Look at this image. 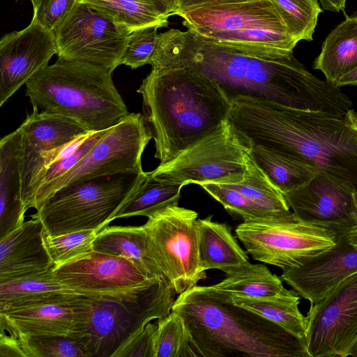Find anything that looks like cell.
<instances>
[{"mask_svg": "<svg viewBox=\"0 0 357 357\" xmlns=\"http://www.w3.org/2000/svg\"><path fill=\"white\" fill-rule=\"evenodd\" d=\"M152 68L183 66L218 84L228 99L251 98L344 116L352 102L340 87L308 71L293 51L253 52L200 40L190 31L159 33Z\"/></svg>", "mask_w": 357, "mask_h": 357, "instance_id": "cell-1", "label": "cell"}, {"mask_svg": "<svg viewBox=\"0 0 357 357\" xmlns=\"http://www.w3.org/2000/svg\"><path fill=\"white\" fill-rule=\"evenodd\" d=\"M228 120L251 145L314 166L357 189L356 133L344 116L241 98L231 102Z\"/></svg>", "mask_w": 357, "mask_h": 357, "instance_id": "cell-2", "label": "cell"}, {"mask_svg": "<svg viewBox=\"0 0 357 357\" xmlns=\"http://www.w3.org/2000/svg\"><path fill=\"white\" fill-rule=\"evenodd\" d=\"M196 357H310L305 340L234 304L213 286L195 285L175 300Z\"/></svg>", "mask_w": 357, "mask_h": 357, "instance_id": "cell-3", "label": "cell"}, {"mask_svg": "<svg viewBox=\"0 0 357 357\" xmlns=\"http://www.w3.org/2000/svg\"><path fill=\"white\" fill-rule=\"evenodd\" d=\"M137 91L160 164L215 130L231 109L217 83L183 66L152 68Z\"/></svg>", "mask_w": 357, "mask_h": 357, "instance_id": "cell-4", "label": "cell"}, {"mask_svg": "<svg viewBox=\"0 0 357 357\" xmlns=\"http://www.w3.org/2000/svg\"><path fill=\"white\" fill-rule=\"evenodd\" d=\"M112 73L58 57L26 84V96L39 112L73 119L89 132L107 130L130 113Z\"/></svg>", "mask_w": 357, "mask_h": 357, "instance_id": "cell-5", "label": "cell"}, {"mask_svg": "<svg viewBox=\"0 0 357 357\" xmlns=\"http://www.w3.org/2000/svg\"><path fill=\"white\" fill-rule=\"evenodd\" d=\"M176 294L165 279L116 291L93 293L79 303L77 337L89 357H115L148 323L172 312Z\"/></svg>", "mask_w": 357, "mask_h": 357, "instance_id": "cell-6", "label": "cell"}, {"mask_svg": "<svg viewBox=\"0 0 357 357\" xmlns=\"http://www.w3.org/2000/svg\"><path fill=\"white\" fill-rule=\"evenodd\" d=\"M205 43L253 52L293 51L298 42L269 0L200 7L178 15Z\"/></svg>", "mask_w": 357, "mask_h": 357, "instance_id": "cell-7", "label": "cell"}, {"mask_svg": "<svg viewBox=\"0 0 357 357\" xmlns=\"http://www.w3.org/2000/svg\"><path fill=\"white\" fill-rule=\"evenodd\" d=\"M147 172H120L64 185L31 217L40 219L45 232L62 235L84 229L100 231L137 190Z\"/></svg>", "mask_w": 357, "mask_h": 357, "instance_id": "cell-8", "label": "cell"}, {"mask_svg": "<svg viewBox=\"0 0 357 357\" xmlns=\"http://www.w3.org/2000/svg\"><path fill=\"white\" fill-rule=\"evenodd\" d=\"M252 145L228 119L172 160L151 171L182 184L231 183L244 179Z\"/></svg>", "mask_w": 357, "mask_h": 357, "instance_id": "cell-9", "label": "cell"}, {"mask_svg": "<svg viewBox=\"0 0 357 357\" xmlns=\"http://www.w3.org/2000/svg\"><path fill=\"white\" fill-rule=\"evenodd\" d=\"M235 233L254 259L282 270L296 266L336 243L333 231L304 222L292 212L245 221Z\"/></svg>", "mask_w": 357, "mask_h": 357, "instance_id": "cell-10", "label": "cell"}, {"mask_svg": "<svg viewBox=\"0 0 357 357\" xmlns=\"http://www.w3.org/2000/svg\"><path fill=\"white\" fill-rule=\"evenodd\" d=\"M152 135L139 113H130L117 125L107 129L90 151L62 176L40 187L35 207L69 183L120 172H143L142 155Z\"/></svg>", "mask_w": 357, "mask_h": 357, "instance_id": "cell-11", "label": "cell"}, {"mask_svg": "<svg viewBox=\"0 0 357 357\" xmlns=\"http://www.w3.org/2000/svg\"><path fill=\"white\" fill-rule=\"evenodd\" d=\"M165 277L177 294L206 278L200 268L196 211L178 205L164 208L143 225Z\"/></svg>", "mask_w": 357, "mask_h": 357, "instance_id": "cell-12", "label": "cell"}, {"mask_svg": "<svg viewBox=\"0 0 357 357\" xmlns=\"http://www.w3.org/2000/svg\"><path fill=\"white\" fill-rule=\"evenodd\" d=\"M57 56L113 73L130 33L107 15L77 1L53 31Z\"/></svg>", "mask_w": 357, "mask_h": 357, "instance_id": "cell-13", "label": "cell"}, {"mask_svg": "<svg viewBox=\"0 0 357 357\" xmlns=\"http://www.w3.org/2000/svg\"><path fill=\"white\" fill-rule=\"evenodd\" d=\"M306 317L310 357L351 356L357 347V272L310 303Z\"/></svg>", "mask_w": 357, "mask_h": 357, "instance_id": "cell-14", "label": "cell"}, {"mask_svg": "<svg viewBox=\"0 0 357 357\" xmlns=\"http://www.w3.org/2000/svg\"><path fill=\"white\" fill-rule=\"evenodd\" d=\"M20 129L22 196L27 211L35 207L36 197L49 165V153L90 132L73 119L39 112L35 108L26 116Z\"/></svg>", "mask_w": 357, "mask_h": 357, "instance_id": "cell-15", "label": "cell"}, {"mask_svg": "<svg viewBox=\"0 0 357 357\" xmlns=\"http://www.w3.org/2000/svg\"><path fill=\"white\" fill-rule=\"evenodd\" d=\"M354 185L318 171L305 185L284 194L300 220L346 235L357 225L353 202Z\"/></svg>", "mask_w": 357, "mask_h": 357, "instance_id": "cell-16", "label": "cell"}, {"mask_svg": "<svg viewBox=\"0 0 357 357\" xmlns=\"http://www.w3.org/2000/svg\"><path fill=\"white\" fill-rule=\"evenodd\" d=\"M57 48L52 31L31 22L0 41V106L23 84L48 66Z\"/></svg>", "mask_w": 357, "mask_h": 357, "instance_id": "cell-17", "label": "cell"}, {"mask_svg": "<svg viewBox=\"0 0 357 357\" xmlns=\"http://www.w3.org/2000/svg\"><path fill=\"white\" fill-rule=\"evenodd\" d=\"M357 272V249L345 235H336L331 248L282 270L281 278L301 297L317 303Z\"/></svg>", "mask_w": 357, "mask_h": 357, "instance_id": "cell-18", "label": "cell"}, {"mask_svg": "<svg viewBox=\"0 0 357 357\" xmlns=\"http://www.w3.org/2000/svg\"><path fill=\"white\" fill-rule=\"evenodd\" d=\"M52 273L64 284L88 294L130 289L152 280L127 259L94 250L54 267Z\"/></svg>", "mask_w": 357, "mask_h": 357, "instance_id": "cell-19", "label": "cell"}, {"mask_svg": "<svg viewBox=\"0 0 357 357\" xmlns=\"http://www.w3.org/2000/svg\"><path fill=\"white\" fill-rule=\"evenodd\" d=\"M45 228L37 218L0 238V283L49 271L54 265L44 243Z\"/></svg>", "mask_w": 357, "mask_h": 357, "instance_id": "cell-20", "label": "cell"}, {"mask_svg": "<svg viewBox=\"0 0 357 357\" xmlns=\"http://www.w3.org/2000/svg\"><path fill=\"white\" fill-rule=\"evenodd\" d=\"M82 299L70 304L47 305L0 313V331L7 332L17 339L45 335L78 339L79 303Z\"/></svg>", "mask_w": 357, "mask_h": 357, "instance_id": "cell-21", "label": "cell"}, {"mask_svg": "<svg viewBox=\"0 0 357 357\" xmlns=\"http://www.w3.org/2000/svg\"><path fill=\"white\" fill-rule=\"evenodd\" d=\"M56 279L52 270L0 283V313L54 304H70L88 296Z\"/></svg>", "mask_w": 357, "mask_h": 357, "instance_id": "cell-22", "label": "cell"}, {"mask_svg": "<svg viewBox=\"0 0 357 357\" xmlns=\"http://www.w3.org/2000/svg\"><path fill=\"white\" fill-rule=\"evenodd\" d=\"M21 137L19 128L0 141V238L24 222L26 210L20 171Z\"/></svg>", "mask_w": 357, "mask_h": 357, "instance_id": "cell-23", "label": "cell"}, {"mask_svg": "<svg viewBox=\"0 0 357 357\" xmlns=\"http://www.w3.org/2000/svg\"><path fill=\"white\" fill-rule=\"evenodd\" d=\"M93 247L94 251L127 259L149 279L167 280L143 225L107 226L98 233Z\"/></svg>", "mask_w": 357, "mask_h": 357, "instance_id": "cell-24", "label": "cell"}, {"mask_svg": "<svg viewBox=\"0 0 357 357\" xmlns=\"http://www.w3.org/2000/svg\"><path fill=\"white\" fill-rule=\"evenodd\" d=\"M198 227L199 262L203 271L219 269L227 275L249 261L227 225L212 221L210 215L198 218Z\"/></svg>", "mask_w": 357, "mask_h": 357, "instance_id": "cell-25", "label": "cell"}, {"mask_svg": "<svg viewBox=\"0 0 357 357\" xmlns=\"http://www.w3.org/2000/svg\"><path fill=\"white\" fill-rule=\"evenodd\" d=\"M313 67L335 86L357 68V15L347 16L328 35Z\"/></svg>", "mask_w": 357, "mask_h": 357, "instance_id": "cell-26", "label": "cell"}, {"mask_svg": "<svg viewBox=\"0 0 357 357\" xmlns=\"http://www.w3.org/2000/svg\"><path fill=\"white\" fill-rule=\"evenodd\" d=\"M280 278L265 265L248 261L213 287L229 297L275 298L298 295L294 290L286 289Z\"/></svg>", "mask_w": 357, "mask_h": 357, "instance_id": "cell-27", "label": "cell"}, {"mask_svg": "<svg viewBox=\"0 0 357 357\" xmlns=\"http://www.w3.org/2000/svg\"><path fill=\"white\" fill-rule=\"evenodd\" d=\"M104 13L130 33L151 26L167 27L169 17L159 0H78Z\"/></svg>", "mask_w": 357, "mask_h": 357, "instance_id": "cell-28", "label": "cell"}, {"mask_svg": "<svg viewBox=\"0 0 357 357\" xmlns=\"http://www.w3.org/2000/svg\"><path fill=\"white\" fill-rule=\"evenodd\" d=\"M250 157L283 194L305 185L319 171L314 166L257 145H252Z\"/></svg>", "mask_w": 357, "mask_h": 357, "instance_id": "cell-29", "label": "cell"}, {"mask_svg": "<svg viewBox=\"0 0 357 357\" xmlns=\"http://www.w3.org/2000/svg\"><path fill=\"white\" fill-rule=\"evenodd\" d=\"M183 187L181 183L165 180L149 172L137 190L114 216V220L135 215L148 218L164 208L178 205Z\"/></svg>", "mask_w": 357, "mask_h": 357, "instance_id": "cell-30", "label": "cell"}, {"mask_svg": "<svg viewBox=\"0 0 357 357\" xmlns=\"http://www.w3.org/2000/svg\"><path fill=\"white\" fill-rule=\"evenodd\" d=\"M230 298L234 304L264 317L305 340L307 317L299 310L301 297L298 295L293 297Z\"/></svg>", "mask_w": 357, "mask_h": 357, "instance_id": "cell-31", "label": "cell"}, {"mask_svg": "<svg viewBox=\"0 0 357 357\" xmlns=\"http://www.w3.org/2000/svg\"><path fill=\"white\" fill-rule=\"evenodd\" d=\"M247 166L243 181L224 184L239 191L245 197L274 215L282 216L289 213L290 207L284 194L271 182L250 157Z\"/></svg>", "mask_w": 357, "mask_h": 357, "instance_id": "cell-32", "label": "cell"}, {"mask_svg": "<svg viewBox=\"0 0 357 357\" xmlns=\"http://www.w3.org/2000/svg\"><path fill=\"white\" fill-rule=\"evenodd\" d=\"M269 1L297 42L312 40L318 17L323 12L317 0Z\"/></svg>", "mask_w": 357, "mask_h": 357, "instance_id": "cell-33", "label": "cell"}, {"mask_svg": "<svg viewBox=\"0 0 357 357\" xmlns=\"http://www.w3.org/2000/svg\"><path fill=\"white\" fill-rule=\"evenodd\" d=\"M155 357H196L181 317L172 312L157 321Z\"/></svg>", "mask_w": 357, "mask_h": 357, "instance_id": "cell-34", "label": "cell"}, {"mask_svg": "<svg viewBox=\"0 0 357 357\" xmlns=\"http://www.w3.org/2000/svg\"><path fill=\"white\" fill-rule=\"evenodd\" d=\"M98 232L96 229H84L57 236L45 232L44 243L53 268L93 252V243Z\"/></svg>", "mask_w": 357, "mask_h": 357, "instance_id": "cell-35", "label": "cell"}, {"mask_svg": "<svg viewBox=\"0 0 357 357\" xmlns=\"http://www.w3.org/2000/svg\"><path fill=\"white\" fill-rule=\"evenodd\" d=\"M18 340L27 357H89L83 342L69 336H30Z\"/></svg>", "mask_w": 357, "mask_h": 357, "instance_id": "cell-36", "label": "cell"}, {"mask_svg": "<svg viewBox=\"0 0 357 357\" xmlns=\"http://www.w3.org/2000/svg\"><path fill=\"white\" fill-rule=\"evenodd\" d=\"M199 185L229 213L241 218L243 222L280 217L267 212L239 191L224 183H204Z\"/></svg>", "mask_w": 357, "mask_h": 357, "instance_id": "cell-37", "label": "cell"}, {"mask_svg": "<svg viewBox=\"0 0 357 357\" xmlns=\"http://www.w3.org/2000/svg\"><path fill=\"white\" fill-rule=\"evenodd\" d=\"M158 28V26H151L133 31L121 56L120 65L136 69L149 64L157 45Z\"/></svg>", "mask_w": 357, "mask_h": 357, "instance_id": "cell-38", "label": "cell"}, {"mask_svg": "<svg viewBox=\"0 0 357 357\" xmlns=\"http://www.w3.org/2000/svg\"><path fill=\"white\" fill-rule=\"evenodd\" d=\"M32 22L49 31H54L68 16L78 0H31Z\"/></svg>", "mask_w": 357, "mask_h": 357, "instance_id": "cell-39", "label": "cell"}, {"mask_svg": "<svg viewBox=\"0 0 357 357\" xmlns=\"http://www.w3.org/2000/svg\"><path fill=\"white\" fill-rule=\"evenodd\" d=\"M157 322L148 323L128 342L115 357H155V338Z\"/></svg>", "mask_w": 357, "mask_h": 357, "instance_id": "cell-40", "label": "cell"}, {"mask_svg": "<svg viewBox=\"0 0 357 357\" xmlns=\"http://www.w3.org/2000/svg\"><path fill=\"white\" fill-rule=\"evenodd\" d=\"M0 357H27L20 342L15 337L0 331Z\"/></svg>", "mask_w": 357, "mask_h": 357, "instance_id": "cell-41", "label": "cell"}, {"mask_svg": "<svg viewBox=\"0 0 357 357\" xmlns=\"http://www.w3.org/2000/svg\"><path fill=\"white\" fill-rule=\"evenodd\" d=\"M251 0H179L175 15L192 10L200 7L239 3Z\"/></svg>", "mask_w": 357, "mask_h": 357, "instance_id": "cell-42", "label": "cell"}, {"mask_svg": "<svg viewBox=\"0 0 357 357\" xmlns=\"http://www.w3.org/2000/svg\"><path fill=\"white\" fill-rule=\"evenodd\" d=\"M326 10L340 12L344 10L347 0H317Z\"/></svg>", "mask_w": 357, "mask_h": 357, "instance_id": "cell-43", "label": "cell"}, {"mask_svg": "<svg viewBox=\"0 0 357 357\" xmlns=\"http://www.w3.org/2000/svg\"><path fill=\"white\" fill-rule=\"evenodd\" d=\"M357 85V68L343 76L336 84V86L341 87L344 86Z\"/></svg>", "mask_w": 357, "mask_h": 357, "instance_id": "cell-44", "label": "cell"}, {"mask_svg": "<svg viewBox=\"0 0 357 357\" xmlns=\"http://www.w3.org/2000/svg\"><path fill=\"white\" fill-rule=\"evenodd\" d=\"M348 125L356 133V142L357 144V112L350 109L344 116Z\"/></svg>", "mask_w": 357, "mask_h": 357, "instance_id": "cell-45", "label": "cell"}, {"mask_svg": "<svg viewBox=\"0 0 357 357\" xmlns=\"http://www.w3.org/2000/svg\"><path fill=\"white\" fill-rule=\"evenodd\" d=\"M162 5L165 7L168 14L175 15L178 8L179 0H159Z\"/></svg>", "mask_w": 357, "mask_h": 357, "instance_id": "cell-46", "label": "cell"}, {"mask_svg": "<svg viewBox=\"0 0 357 357\" xmlns=\"http://www.w3.org/2000/svg\"><path fill=\"white\" fill-rule=\"evenodd\" d=\"M345 237L348 243L357 249V225L353 227Z\"/></svg>", "mask_w": 357, "mask_h": 357, "instance_id": "cell-47", "label": "cell"}, {"mask_svg": "<svg viewBox=\"0 0 357 357\" xmlns=\"http://www.w3.org/2000/svg\"><path fill=\"white\" fill-rule=\"evenodd\" d=\"M352 196H353L354 206V208L357 213V189H355L354 190Z\"/></svg>", "mask_w": 357, "mask_h": 357, "instance_id": "cell-48", "label": "cell"}, {"mask_svg": "<svg viewBox=\"0 0 357 357\" xmlns=\"http://www.w3.org/2000/svg\"><path fill=\"white\" fill-rule=\"evenodd\" d=\"M353 356V357H357V347H356V348L355 349V350H354V353H353V354H352V356Z\"/></svg>", "mask_w": 357, "mask_h": 357, "instance_id": "cell-49", "label": "cell"}, {"mask_svg": "<svg viewBox=\"0 0 357 357\" xmlns=\"http://www.w3.org/2000/svg\"><path fill=\"white\" fill-rule=\"evenodd\" d=\"M31 1V0H30Z\"/></svg>", "mask_w": 357, "mask_h": 357, "instance_id": "cell-50", "label": "cell"}]
</instances>
